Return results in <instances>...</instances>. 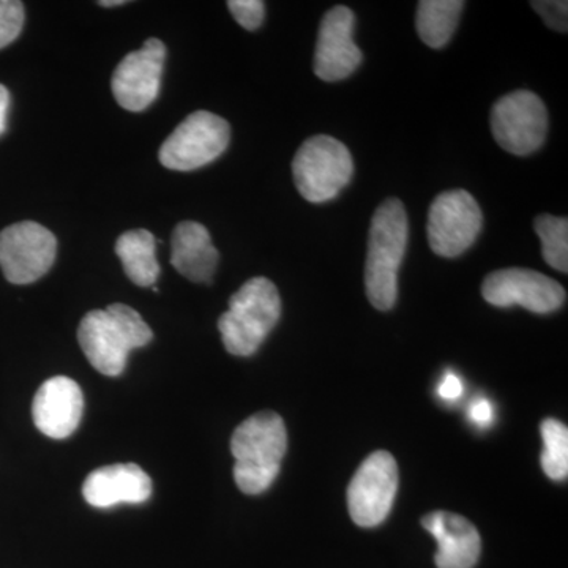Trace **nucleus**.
Wrapping results in <instances>:
<instances>
[{
    "instance_id": "f257e3e1",
    "label": "nucleus",
    "mask_w": 568,
    "mask_h": 568,
    "mask_svg": "<svg viewBox=\"0 0 568 568\" xmlns=\"http://www.w3.org/2000/svg\"><path fill=\"white\" fill-rule=\"evenodd\" d=\"M409 239L407 213L402 201L387 200L377 207L369 226L365 287L369 304L388 312L398 297V271Z\"/></svg>"
},
{
    "instance_id": "f03ea898",
    "label": "nucleus",
    "mask_w": 568,
    "mask_h": 568,
    "mask_svg": "<svg viewBox=\"0 0 568 568\" xmlns=\"http://www.w3.org/2000/svg\"><path fill=\"white\" fill-rule=\"evenodd\" d=\"M151 327L133 308L123 304L92 310L82 317L78 342L97 372L104 376L122 375L133 349L152 342Z\"/></svg>"
},
{
    "instance_id": "7ed1b4c3",
    "label": "nucleus",
    "mask_w": 568,
    "mask_h": 568,
    "mask_svg": "<svg viewBox=\"0 0 568 568\" xmlns=\"http://www.w3.org/2000/svg\"><path fill=\"white\" fill-rule=\"evenodd\" d=\"M286 448V426L274 410H263L242 422L231 439L239 489L254 496L271 488L278 477Z\"/></svg>"
},
{
    "instance_id": "20e7f679",
    "label": "nucleus",
    "mask_w": 568,
    "mask_h": 568,
    "mask_svg": "<svg viewBox=\"0 0 568 568\" xmlns=\"http://www.w3.org/2000/svg\"><path fill=\"white\" fill-rule=\"evenodd\" d=\"M282 316V298L271 280H248L230 298V310L219 321L227 353L248 357L260 349Z\"/></svg>"
},
{
    "instance_id": "39448f33",
    "label": "nucleus",
    "mask_w": 568,
    "mask_h": 568,
    "mask_svg": "<svg viewBox=\"0 0 568 568\" xmlns=\"http://www.w3.org/2000/svg\"><path fill=\"white\" fill-rule=\"evenodd\" d=\"M354 162L343 142L327 134L310 138L295 153L293 175L298 193L310 203L334 200L351 182Z\"/></svg>"
},
{
    "instance_id": "423d86ee",
    "label": "nucleus",
    "mask_w": 568,
    "mask_h": 568,
    "mask_svg": "<svg viewBox=\"0 0 568 568\" xmlns=\"http://www.w3.org/2000/svg\"><path fill=\"white\" fill-rule=\"evenodd\" d=\"M231 140L230 123L209 111L190 114L160 148L159 159L168 170L194 171L219 159Z\"/></svg>"
},
{
    "instance_id": "0eeeda50",
    "label": "nucleus",
    "mask_w": 568,
    "mask_h": 568,
    "mask_svg": "<svg viewBox=\"0 0 568 568\" xmlns=\"http://www.w3.org/2000/svg\"><path fill=\"white\" fill-rule=\"evenodd\" d=\"M398 466L388 452L369 455L347 488L351 518L361 528H376L390 514L398 491Z\"/></svg>"
},
{
    "instance_id": "6e6552de",
    "label": "nucleus",
    "mask_w": 568,
    "mask_h": 568,
    "mask_svg": "<svg viewBox=\"0 0 568 568\" xmlns=\"http://www.w3.org/2000/svg\"><path fill=\"white\" fill-rule=\"evenodd\" d=\"M484 224L480 205L465 190L440 193L428 212V242L437 256L457 257L477 241Z\"/></svg>"
},
{
    "instance_id": "1a4fd4ad",
    "label": "nucleus",
    "mask_w": 568,
    "mask_h": 568,
    "mask_svg": "<svg viewBox=\"0 0 568 568\" xmlns=\"http://www.w3.org/2000/svg\"><path fill=\"white\" fill-rule=\"evenodd\" d=\"M491 130L504 151L518 156L529 155L540 149L547 138V108L536 93H508L493 108Z\"/></svg>"
},
{
    "instance_id": "9d476101",
    "label": "nucleus",
    "mask_w": 568,
    "mask_h": 568,
    "mask_svg": "<svg viewBox=\"0 0 568 568\" xmlns=\"http://www.w3.org/2000/svg\"><path fill=\"white\" fill-rule=\"evenodd\" d=\"M58 241L36 222L11 224L0 233V268L13 284H31L54 264Z\"/></svg>"
},
{
    "instance_id": "9b49d317",
    "label": "nucleus",
    "mask_w": 568,
    "mask_h": 568,
    "mask_svg": "<svg viewBox=\"0 0 568 568\" xmlns=\"http://www.w3.org/2000/svg\"><path fill=\"white\" fill-rule=\"evenodd\" d=\"M481 294L488 304L500 308L519 305L537 315L556 312L567 298L566 290L558 282L529 268L493 272L481 284Z\"/></svg>"
},
{
    "instance_id": "f8f14e48",
    "label": "nucleus",
    "mask_w": 568,
    "mask_h": 568,
    "mask_svg": "<svg viewBox=\"0 0 568 568\" xmlns=\"http://www.w3.org/2000/svg\"><path fill=\"white\" fill-rule=\"evenodd\" d=\"M164 59L166 47L159 39H149L141 50L122 59L112 74L111 89L123 110L141 112L155 102L162 84Z\"/></svg>"
},
{
    "instance_id": "ddd939ff",
    "label": "nucleus",
    "mask_w": 568,
    "mask_h": 568,
    "mask_svg": "<svg viewBox=\"0 0 568 568\" xmlns=\"http://www.w3.org/2000/svg\"><path fill=\"white\" fill-rule=\"evenodd\" d=\"M353 10L338 6L321 21L315 51V73L320 80L335 82L351 77L362 63V51L354 41Z\"/></svg>"
},
{
    "instance_id": "4468645a",
    "label": "nucleus",
    "mask_w": 568,
    "mask_h": 568,
    "mask_svg": "<svg viewBox=\"0 0 568 568\" xmlns=\"http://www.w3.org/2000/svg\"><path fill=\"white\" fill-rule=\"evenodd\" d=\"M84 396L73 379L55 376L48 379L33 398L32 417L37 428L52 439H65L80 426Z\"/></svg>"
},
{
    "instance_id": "2eb2a0df",
    "label": "nucleus",
    "mask_w": 568,
    "mask_h": 568,
    "mask_svg": "<svg viewBox=\"0 0 568 568\" xmlns=\"http://www.w3.org/2000/svg\"><path fill=\"white\" fill-rule=\"evenodd\" d=\"M422 526L435 537L437 568H473L480 558L481 540L473 523L450 511H433Z\"/></svg>"
},
{
    "instance_id": "dca6fc26",
    "label": "nucleus",
    "mask_w": 568,
    "mask_h": 568,
    "mask_svg": "<svg viewBox=\"0 0 568 568\" xmlns=\"http://www.w3.org/2000/svg\"><path fill=\"white\" fill-rule=\"evenodd\" d=\"M84 499L97 508L119 504H142L152 495V480L133 463L111 465L93 470L82 487Z\"/></svg>"
},
{
    "instance_id": "f3484780",
    "label": "nucleus",
    "mask_w": 568,
    "mask_h": 568,
    "mask_svg": "<svg viewBox=\"0 0 568 568\" xmlns=\"http://www.w3.org/2000/svg\"><path fill=\"white\" fill-rule=\"evenodd\" d=\"M171 248V264L179 274L194 283L212 282L220 254L212 244L207 227L196 222L179 223Z\"/></svg>"
},
{
    "instance_id": "a211bd4d",
    "label": "nucleus",
    "mask_w": 568,
    "mask_h": 568,
    "mask_svg": "<svg viewBox=\"0 0 568 568\" xmlns=\"http://www.w3.org/2000/svg\"><path fill=\"white\" fill-rule=\"evenodd\" d=\"M155 248V237L145 230L126 231L115 242V254L122 261L123 271L136 286H153L159 280Z\"/></svg>"
},
{
    "instance_id": "6ab92c4d",
    "label": "nucleus",
    "mask_w": 568,
    "mask_h": 568,
    "mask_svg": "<svg viewBox=\"0 0 568 568\" xmlns=\"http://www.w3.org/2000/svg\"><path fill=\"white\" fill-rule=\"evenodd\" d=\"M465 2L459 0H422L418 2L416 26L418 37L429 48L446 47L457 31Z\"/></svg>"
},
{
    "instance_id": "aec40b11",
    "label": "nucleus",
    "mask_w": 568,
    "mask_h": 568,
    "mask_svg": "<svg viewBox=\"0 0 568 568\" xmlns=\"http://www.w3.org/2000/svg\"><path fill=\"white\" fill-rule=\"evenodd\" d=\"M541 467L551 480H566L568 476V429L562 422L547 418L541 422Z\"/></svg>"
},
{
    "instance_id": "412c9836",
    "label": "nucleus",
    "mask_w": 568,
    "mask_h": 568,
    "mask_svg": "<svg viewBox=\"0 0 568 568\" xmlns=\"http://www.w3.org/2000/svg\"><path fill=\"white\" fill-rule=\"evenodd\" d=\"M541 242V254L548 265L567 274L568 271V222L555 215H540L534 222Z\"/></svg>"
},
{
    "instance_id": "4be33fe9",
    "label": "nucleus",
    "mask_w": 568,
    "mask_h": 568,
    "mask_svg": "<svg viewBox=\"0 0 568 568\" xmlns=\"http://www.w3.org/2000/svg\"><path fill=\"white\" fill-rule=\"evenodd\" d=\"M24 26V6L18 0H0V50L20 37Z\"/></svg>"
},
{
    "instance_id": "5701e85b",
    "label": "nucleus",
    "mask_w": 568,
    "mask_h": 568,
    "mask_svg": "<svg viewBox=\"0 0 568 568\" xmlns=\"http://www.w3.org/2000/svg\"><path fill=\"white\" fill-rule=\"evenodd\" d=\"M227 9L233 13L234 20L246 31H256L263 24L265 14L263 0H230Z\"/></svg>"
},
{
    "instance_id": "b1692460",
    "label": "nucleus",
    "mask_w": 568,
    "mask_h": 568,
    "mask_svg": "<svg viewBox=\"0 0 568 568\" xmlns=\"http://www.w3.org/2000/svg\"><path fill=\"white\" fill-rule=\"evenodd\" d=\"M534 10L544 18L548 28L558 32H567L568 26V3L566 0H538L532 2Z\"/></svg>"
},
{
    "instance_id": "393cba45",
    "label": "nucleus",
    "mask_w": 568,
    "mask_h": 568,
    "mask_svg": "<svg viewBox=\"0 0 568 568\" xmlns=\"http://www.w3.org/2000/svg\"><path fill=\"white\" fill-rule=\"evenodd\" d=\"M463 392H465L463 381L454 373H447L444 379L440 381L439 387H437V395L446 402H457L459 396H463Z\"/></svg>"
},
{
    "instance_id": "a878e982",
    "label": "nucleus",
    "mask_w": 568,
    "mask_h": 568,
    "mask_svg": "<svg viewBox=\"0 0 568 568\" xmlns=\"http://www.w3.org/2000/svg\"><path fill=\"white\" fill-rule=\"evenodd\" d=\"M470 420L478 426H487L493 420V406L487 398H478L470 405Z\"/></svg>"
},
{
    "instance_id": "bb28decb",
    "label": "nucleus",
    "mask_w": 568,
    "mask_h": 568,
    "mask_svg": "<svg viewBox=\"0 0 568 568\" xmlns=\"http://www.w3.org/2000/svg\"><path fill=\"white\" fill-rule=\"evenodd\" d=\"M10 92L6 85L0 84V136L7 130V115H9Z\"/></svg>"
},
{
    "instance_id": "cd10ccee",
    "label": "nucleus",
    "mask_w": 568,
    "mask_h": 568,
    "mask_svg": "<svg viewBox=\"0 0 568 568\" xmlns=\"http://www.w3.org/2000/svg\"><path fill=\"white\" fill-rule=\"evenodd\" d=\"M102 7H119V6H125L126 0H102V2H99Z\"/></svg>"
}]
</instances>
